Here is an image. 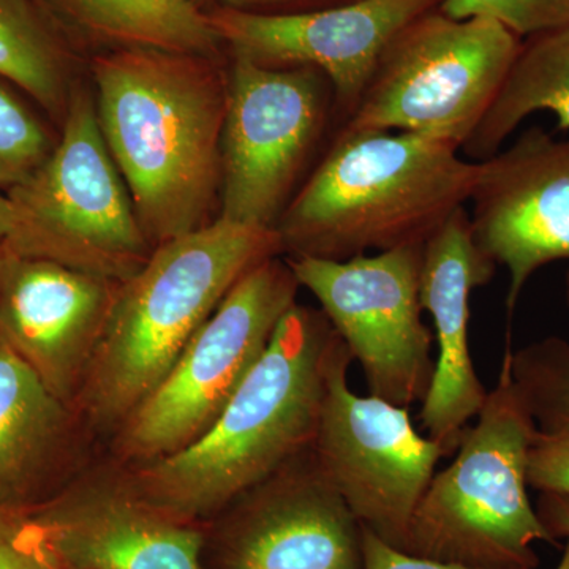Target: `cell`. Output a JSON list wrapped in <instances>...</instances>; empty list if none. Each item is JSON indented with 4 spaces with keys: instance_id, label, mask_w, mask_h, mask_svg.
<instances>
[{
    "instance_id": "29",
    "label": "cell",
    "mask_w": 569,
    "mask_h": 569,
    "mask_svg": "<svg viewBox=\"0 0 569 569\" xmlns=\"http://www.w3.org/2000/svg\"><path fill=\"white\" fill-rule=\"evenodd\" d=\"M197 6L203 3H216L219 7H231L239 9L244 6H277V3H309L313 10L325 9V7L340 6V3L355 2V0H193Z\"/></svg>"
},
{
    "instance_id": "25",
    "label": "cell",
    "mask_w": 569,
    "mask_h": 569,
    "mask_svg": "<svg viewBox=\"0 0 569 569\" xmlns=\"http://www.w3.org/2000/svg\"><path fill=\"white\" fill-rule=\"evenodd\" d=\"M0 569H62L41 545L29 515L0 511Z\"/></svg>"
},
{
    "instance_id": "22",
    "label": "cell",
    "mask_w": 569,
    "mask_h": 569,
    "mask_svg": "<svg viewBox=\"0 0 569 569\" xmlns=\"http://www.w3.org/2000/svg\"><path fill=\"white\" fill-rule=\"evenodd\" d=\"M511 378L539 432L569 433V340L550 336L511 350Z\"/></svg>"
},
{
    "instance_id": "5",
    "label": "cell",
    "mask_w": 569,
    "mask_h": 569,
    "mask_svg": "<svg viewBox=\"0 0 569 569\" xmlns=\"http://www.w3.org/2000/svg\"><path fill=\"white\" fill-rule=\"evenodd\" d=\"M537 432L512 383L508 342L496 388L460 438L451 466L433 475L402 550L468 568L537 569L535 542L559 545L529 497Z\"/></svg>"
},
{
    "instance_id": "9",
    "label": "cell",
    "mask_w": 569,
    "mask_h": 569,
    "mask_svg": "<svg viewBox=\"0 0 569 569\" xmlns=\"http://www.w3.org/2000/svg\"><path fill=\"white\" fill-rule=\"evenodd\" d=\"M335 86L310 67L268 69L233 56L220 138L219 219L274 228L331 130Z\"/></svg>"
},
{
    "instance_id": "4",
    "label": "cell",
    "mask_w": 569,
    "mask_h": 569,
    "mask_svg": "<svg viewBox=\"0 0 569 569\" xmlns=\"http://www.w3.org/2000/svg\"><path fill=\"white\" fill-rule=\"evenodd\" d=\"M283 253L274 228L219 219L152 250L119 283L74 406L114 429L162 383L183 348L254 266Z\"/></svg>"
},
{
    "instance_id": "33",
    "label": "cell",
    "mask_w": 569,
    "mask_h": 569,
    "mask_svg": "<svg viewBox=\"0 0 569 569\" xmlns=\"http://www.w3.org/2000/svg\"><path fill=\"white\" fill-rule=\"evenodd\" d=\"M0 264H2V241H0Z\"/></svg>"
},
{
    "instance_id": "23",
    "label": "cell",
    "mask_w": 569,
    "mask_h": 569,
    "mask_svg": "<svg viewBox=\"0 0 569 569\" xmlns=\"http://www.w3.org/2000/svg\"><path fill=\"white\" fill-rule=\"evenodd\" d=\"M54 146L43 123L0 81V189L26 181Z\"/></svg>"
},
{
    "instance_id": "7",
    "label": "cell",
    "mask_w": 569,
    "mask_h": 569,
    "mask_svg": "<svg viewBox=\"0 0 569 569\" xmlns=\"http://www.w3.org/2000/svg\"><path fill=\"white\" fill-rule=\"evenodd\" d=\"M520 41L500 22L458 20L437 6L388 44L343 127L421 134L462 149L496 100Z\"/></svg>"
},
{
    "instance_id": "24",
    "label": "cell",
    "mask_w": 569,
    "mask_h": 569,
    "mask_svg": "<svg viewBox=\"0 0 569 569\" xmlns=\"http://www.w3.org/2000/svg\"><path fill=\"white\" fill-rule=\"evenodd\" d=\"M438 10L451 18H489L519 37L569 28V0H440Z\"/></svg>"
},
{
    "instance_id": "17",
    "label": "cell",
    "mask_w": 569,
    "mask_h": 569,
    "mask_svg": "<svg viewBox=\"0 0 569 569\" xmlns=\"http://www.w3.org/2000/svg\"><path fill=\"white\" fill-rule=\"evenodd\" d=\"M497 264L475 239L470 213L460 208L427 239L422 253L421 301L432 317L438 353L419 421L426 437L455 456L488 389L470 351L471 295L496 276Z\"/></svg>"
},
{
    "instance_id": "26",
    "label": "cell",
    "mask_w": 569,
    "mask_h": 569,
    "mask_svg": "<svg viewBox=\"0 0 569 569\" xmlns=\"http://www.w3.org/2000/svg\"><path fill=\"white\" fill-rule=\"evenodd\" d=\"M529 488L569 497V433L537 432L527 466Z\"/></svg>"
},
{
    "instance_id": "18",
    "label": "cell",
    "mask_w": 569,
    "mask_h": 569,
    "mask_svg": "<svg viewBox=\"0 0 569 569\" xmlns=\"http://www.w3.org/2000/svg\"><path fill=\"white\" fill-rule=\"evenodd\" d=\"M71 407L0 342V511L31 515L69 436Z\"/></svg>"
},
{
    "instance_id": "28",
    "label": "cell",
    "mask_w": 569,
    "mask_h": 569,
    "mask_svg": "<svg viewBox=\"0 0 569 569\" xmlns=\"http://www.w3.org/2000/svg\"><path fill=\"white\" fill-rule=\"evenodd\" d=\"M537 512L557 541L569 537V497L560 493H541L538 498Z\"/></svg>"
},
{
    "instance_id": "15",
    "label": "cell",
    "mask_w": 569,
    "mask_h": 569,
    "mask_svg": "<svg viewBox=\"0 0 569 569\" xmlns=\"http://www.w3.org/2000/svg\"><path fill=\"white\" fill-rule=\"evenodd\" d=\"M29 519L62 569H204V523L156 507L126 478L73 486Z\"/></svg>"
},
{
    "instance_id": "19",
    "label": "cell",
    "mask_w": 569,
    "mask_h": 569,
    "mask_svg": "<svg viewBox=\"0 0 569 569\" xmlns=\"http://www.w3.org/2000/svg\"><path fill=\"white\" fill-rule=\"evenodd\" d=\"M550 112L557 129L569 130V28L537 33L520 41L507 78L477 130L460 151L482 162L531 114Z\"/></svg>"
},
{
    "instance_id": "12",
    "label": "cell",
    "mask_w": 569,
    "mask_h": 569,
    "mask_svg": "<svg viewBox=\"0 0 569 569\" xmlns=\"http://www.w3.org/2000/svg\"><path fill=\"white\" fill-rule=\"evenodd\" d=\"M204 569H362V526L312 448L204 523Z\"/></svg>"
},
{
    "instance_id": "16",
    "label": "cell",
    "mask_w": 569,
    "mask_h": 569,
    "mask_svg": "<svg viewBox=\"0 0 569 569\" xmlns=\"http://www.w3.org/2000/svg\"><path fill=\"white\" fill-rule=\"evenodd\" d=\"M119 283L2 249L0 342L73 407Z\"/></svg>"
},
{
    "instance_id": "6",
    "label": "cell",
    "mask_w": 569,
    "mask_h": 569,
    "mask_svg": "<svg viewBox=\"0 0 569 569\" xmlns=\"http://www.w3.org/2000/svg\"><path fill=\"white\" fill-rule=\"evenodd\" d=\"M62 126L48 159L7 190L13 224L2 249L126 282L153 247L108 151L91 93L71 92Z\"/></svg>"
},
{
    "instance_id": "11",
    "label": "cell",
    "mask_w": 569,
    "mask_h": 569,
    "mask_svg": "<svg viewBox=\"0 0 569 569\" xmlns=\"http://www.w3.org/2000/svg\"><path fill=\"white\" fill-rule=\"evenodd\" d=\"M351 362L343 343L329 376L313 456L359 523L403 549L415 509L447 455L415 429L408 408L355 395L348 385Z\"/></svg>"
},
{
    "instance_id": "30",
    "label": "cell",
    "mask_w": 569,
    "mask_h": 569,
    "mask_svg": "<svg viewBox=\"0 0 569 569\" xmlns=\"http://www.w3.org/2000/svg\"><path fill=\"white\" fill-rule=\"evenodd\" d=\"M11 224H13V209L7 193L0 192V241L10 233Z\"/></svg>"
},
{
    "instance_id": "3",
    "label": "cell",
    "mask_w": 569,
    "mask_h": 569,
    "mask_svg": "<svg viewBox=\"0 0 569 569\" xmlns=\"http://www.w3.org/2000/svg\"><path fill=\"white\" fill-rule=\"evenodd\" d=\"M455 142L342 129L276 224L283 253L343 261L425 246L481 173Z\"/></svg>"
},
{
    "instance_id": "27",
    "label": "cell",
    "mask_w": 569,
    "mask_h": 569,
    "mask_svg": "<svg viewBox=\"0 0 569 569\" xmlns=\"http://www.w3.org/2000/svg\"><path fill=\"white\" fill-rule=\"evenodd\" d=\"M362 560H365L362 569H478L411 556L406 550L392 548L365 527H362Z\"/></svg>"
},
{
    "instance_id": "32",
    "label": "cell",
    "mask_w": 569,
    "mask_h": 569,
    "mask_svg": "<svg viewBox=\"0 0 569 569\" xmlns=\"http://www.w3.org/2000/svg\"><path fill=\"white\" fill-rule=\"evenodd\" d=\"M565 298H567V306L569 309V269L567 276H565Z\"/></svg>"
},
{
    "instance_id": "2",
    "label": "cell",
    "mask_w": 569,
    "mask_h": 569,
    "mask_svg": "<svg viewBox=\"0 0 569 569\" xmlns=\"http://www.w3.org/2000/svg\"><path fill=\"white\" fill-rule=\"evenodd\" d=\"M342 347L321 310L296 302L211 429L190 447L133 467L123 478L176 518L209 522L312 448Z\"/></svg>"
},
{
    "instance_id": "1",
    "label": "cell",
    "mask_w": 569,
    "mask_h": 569,
    "mask_svg": "<svg viewBox=\"0 0 569 569\" xmlns=\"http://www.w3.org/2000/svg\"><path fill=\"white\" fill-rule=\"evenodd\" d=\"M100 130L153 249L209 224L228 74L211 58L118 48L92 61Z\"/></svg>"
},
{
    "instance_id": "10",
    "label": "cell",
    "mask_w": 569,
    "mask_h": 569,
    "mask_svg": "<svg viewBox=\"0 0 569 569\" xmlns=\"http://www.w3.org/2000/svg\"><path fill=\"white\" fill-rule=\"evenodd\" d=\"M422 253L425 246H406L343 261L287 260L361 366L370 396L403 408L425 400L436 367V337L422 320Z\"/></svg>"
},
{
    "instance_id": "31",
    "label": "cell",
    "mask_w": 569,
    "mask_h": 569,
    "mask_svg": "<svg viewBox=\"0 0 569 569\" xmlns=\"http://www.w3.org/2000/svg\"><path fill=\"white\" fill-rule=\"evenodd\" d=\"M565 539H567V542H565L563 552H561L559 567L556 569H569V537Z\"/></svg>"
},
{
    "instance_id": "8",
    "label": "cell",
    "mask_w": 569,
    "mask_h": 569,
    "mask_svg": "<svg viewBox=\"0 0 569 569\" xmlns=\"http://www.w3.org/2000/svg\"><path fill=\"white\" fill-rule=\"evenodd\" d=\"M298 280L269 258L228 291L173 369L118 427L114 448L133 467L168 458L203 437L293 309Z\"/></svg>"
},
{
    "instance_id": "13",
    "label": "cell",
    "mask_w": 569,
    "mask_h": 569,
    "mask_svg": "<svg viewBox=\"0 0 569 569\" xmlns=\"http://www.w3.org/2000/svg\"><path fill=\"white\" fill-rule=\"evenodd\" d=\"M438 2L355 0L282 13L217 7L208 17L233 56L268 69L310 67L321 71L335 86L337 110L346 126L388 44Z\"/></svg>"
},
{
    "instance_id": "21",
    "label": "cell",
    "mask_w": 569,
    "mask_h": 569,
    "mask_svg": "<svg viewBox=\"0 0 569 569\" xmlns=\"http://www.w3.org/2000/svg\"><path fill=\"white\" fill-rule=\"evenodd\" d=\"M71 66L73 54L51 0H0V78L63 121L73 92Z\"/></svg>"
},
{
    "instance_id": "20",
    "label": "cell",
    "mask_w": 569,
    "mask_h": 569,
    "mask_svg": "<svg viewBox=\"0 0 569 569\" xmlns=\"http://www.w3.org/2000/svg\"><path fill=\"white\" fill-rule=\"evenodd\" d=\"M59 17L118 48L211 58L222 40L193 0H51Z\"/></svg>"
},
{
    "instance_id": "14",
    "label": "cell",
    "mask_w": 569,
    "mask_h": 569,
    "mask_svg": "<svg viewBox=\"0 0 569 569\" xmlns=\"http://www.w3.org/2000/svg\"><path fill=\"white\" fill-rule=\"evenodd\" d=\"M479 163L471 228L482 252L507 268L511 317L535 272L569 261V138L531 127Z\"/></svg>"
}]
</instances>
